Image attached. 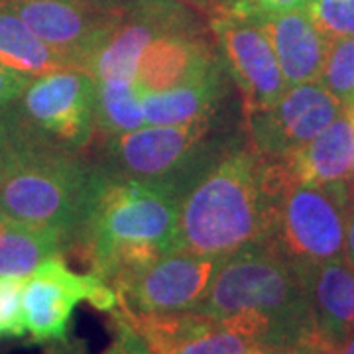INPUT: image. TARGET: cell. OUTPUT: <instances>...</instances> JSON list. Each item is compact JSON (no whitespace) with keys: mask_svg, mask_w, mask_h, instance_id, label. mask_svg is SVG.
<instances>
[{"mask_svg":"<svg viewBox=\"0 0 354 354\" xmlns=\"http://www.w3.org/2000/svg\"><path fill=\"white\" fill-rule=\"evenodd\" d=\"M354 153V128L348 114L342 113L315 138L286 160L299 181L342 183L351 177Z\"/></svg>","mask_w":354,"mask_h":354,"instance_id":"18","label":"cell"},{"mask_svg":"<svg viewBox=\"0 0 354 354\" xmlns=\"http://www.w3.org/2000/svg\"><path fill=\"white\" fill-rule=\"evenodd\" d=\"M67 64L87 71L122 20L120 0H0Z\"/></svg>","mask_w":354,"mask_h":354,"instance_id":"8","label":"cell"},{"mask_svg":"<svg viewBox=\"0 0 354 354\" xmlns=\"http://www.w3.org/2000/svg\"><path fill=\"white\" fill-rule=\"evenodd\" d=\"M305 290L319 339L335 353L354 333V264L346 258L317 266Z\"/></svg>","mask_w":354,"mask_h":354,"instance_id":"16","label":"cell"},{"mask_svg":"<svg viewBox=\"0 0 354 354\" xmlns=\"http://www.w3.org/2000/svg\"><path fill=\"white\" fill-rule=\"evenodd\" d=\"M339 354H354V333L342 342V346L339 348Z\"/></svg>","mask_w":354,"mask_h":354,"instance_id":"31","label":"cell"},{"mask_svg":"<svg viewBox=\"0 0 354 354\" xmlns=\"http://www.w3.org/2000/svg\"><path fill=\"white\" fill-rule=\"evenodd\" d=\"M177 218L179 193L171 185L109 174L73 252L87 258L95 276L116 288L176 250Z\"/></svg>","mask_w":354,"mask_h":354,"instance_id":"2","label":"cell"},{"mask_svg":"<svg viewBox=\"0 0 354 354\" xmlns=\"http://www.w3.org/2000/svg\"><path fill=\"white\" fill-rule=\"evenodd\" d=\"M81 301L101 311H113L118 307V295L93 272L77 274L69 270L64 256L46 260L26 278L22 291L26 333L38 344L67 342L71 317Z\"/></svg>","mask_w":354,"mask_h":354,"instance_id":"9","label":"cell"},{"mask_svg":"<svg viewBox=\"0 0 354 354\" xmlns=\"http://www.w3.org/2000/svg\"><path fill=\"white\" fill-rule=\"evenodd\" d=\"M30 81H32L30 75L0 64V113L8 111L18 101V97L22 95V91L28 87Z\"/></svg>","mask_w":354,"mask_h":354,"instance_id":"26","label":"cell"},{"mask_svg":"<svg viewBox=\"0 0 354 354\" xmlns=\"http://www.w3.org/2000/svg\"><path fill=\"white\" fill-rule=\"evenodd\" d=\"M38 150L16 127L8 111L0 113V185L30 152Z\"/></svg>","mask_w":354,"mask_h":354,"instance_id":"25","label":"cell"},{"mask_svg":"<svg viewBox=\"0 0 354 354\" xmlns=\"http://www.w3.org/2000/svg\"><path fill=\"white\" fill-rule=\"evenodd\" d=\"M293 181L286 160L260 156L246 136L181 193L176 250L227 258L266 244L276 205Z\"/></svg>","mask_w":354,"mask_h":354,"instance_id":"1","label":"cell"},{"mask_svg":"<svg viewBox=\"0 0 354 354\" xmlns=\"http://www.w3.org/2000/svg\"><path fill=\"white\" fill-rule=\"evenodd\" d=\"M2 223H4V215L0 213V227H2Z\"/></svg>","mask_w":354,"mask_h":354,"instance_id":"34","label":"cell"},{"mask_svg":"<svg viewBox=\"0 0 354 354\" xmlns=\"http://www.w3.org/2000/svg\"><path fill=\"white\" fill-rule=\"evenodd\" d=\"M319 83L348 111L354 106V38L330 39Z\"/></svg>","mask_w":354,"mask_h":354,"instance_id":"22","label":"cell"},{"mask_svg":"<svg viewBox=\"0 0 354 354\" xmlns=\"http://www.w3.org/2000/svg\"><path fill=\"white\" fill-rule=\"evenodd\" d=\"M106 179L109 171L85 153L38 148L0 185V213L26 225L59 230L73 250Z\"/></svg>","mask_w":354,"mask_h":354,"instance_id":"4","label":"cell"},{"mask_svg":"<svg viewBox=\"0 0 354 354\" xmlns=\"http://www.w3.org/2000/svg\"><path fill=\"white\" fill-rule=\"evenodd\" d=\"M97 81L64 67L32 77L8 114L36 148L85 153L97 134Z\"/></svg>","mask_w":354,"mask_h":354,"instance_id":"6","label":"cell"},{"mask_svg":"<svg viewBox=\"0 0 354 354\" xmlns=\"http://www.w3.org/2000/svg\"><path fill=\"white\" fill-rule=\"evenodd\" d=\"M0 64L18 69L26 75L38 77L64 67L67 59L28 28L16 14L0 4Z\"/></svg>","mask_w":354,"mask_h":354,"instance_id":"20","label":"cell"},{"mask_svg":"<svg viewBox=\"0 0 354 354\" xmlns=\"http://www.w3.org/2000/svg\"><path fill=\"white\" fill-rule=\"evenodd\" d=\"M246 136L242 101L232 97L181 124H146L106 136L99 144L97 162L113 177L167 183L181 197L216 158Z\"/></svg>","mask_w":354,"mask_h":354,"instance_id":"3","label":"cell"},{"mask_svg":"<svg viewBox=\"0 0 354 354\" xmlns=\"http://www.w3.org/2000/svg\"><path fill=\"white\" fill-rule=\"evenodd\" d=\"M221 59L205 28L156 38L140 55L134 83L144 93H162L207 75Z\"/></svg>","mask_w":354,"mask_h":354,"instance_id":"14","label":"cell"},{"mask_svg":"<svg viewBox=\"0 0 354 354\" xmlns=\"http://www.w3.org/2000/svg\"><path fill=\"white\" fill-rule=\"evenodd\" d=\"M223 258L174 250L124 279L114 291L120 307L136 313L193 311L205 299Z\"/></svg>","mask_w":354,"mask_h":354,"instance_id":"10","label":"cell"},{"mask_svg":"<svg viewBox=\"0 0 354 354\" xmlns=\"http://www.w3.org/2000/svg\"><path fill=\"white\" fill-rule=\"evenodd\" d=\"M201 20L179 0H132L127 2L122 20L111 38L88 64L95 81H134L140 55L153 39L171 34L201 30Z\"/></svg>","mask_w":354,"mask_h":354,"instance_id":"12","label":"cell"},{"mask_svg":"<svg viewBox=\"0 0 354 354\" xmlns=\"http://www.w3.org/2000/svg\"><path fill=\"white\" fill-rule=\"evenodd\" d=\"M342 113V104L321 83L290 87L274 106L244 114L248 142L264 158H288L307 146Z\"/></svg>","mask_w":354,"mask_h":354,"instance_id":"11","label":"cell"},{"mask_svg":"<svg viewBox=\"0 0 354 354\" xmlns=\"http://www.w3.org/2000/svg\"><path fill=\"white\" fill-rule=\"evenodd\" d=\"M346 185H348L351 197H353V201H354V153H353V167H351V177L346 179Z\"/></svg>","mask_w":354,"mask_h":354,"instance_id":"32","label":"cell"},{"mask_svg":"<svg viewBox=\"0 0 354 354\" xmlns=\"http://www.w3.org/2000/svg\"><path fill=\"white\" fill-rule=\"evenodd\" d=\"M24 283L26 278L0 276V339L26 335L22 311Z\"/></svg>","mask_w":354,"mask_h":354,"instance_id":"24","label":"cell"},{"mask_svg":"<svg viewBox=\"0 0 354 354\" xmlns=\"http://www.w3.org/2000/svg\"><path fill=\"white\" fill-rule=\"evenodd\" d=\"M234 85L228 77L223 57L218 64L195 81L162 93H144L142 106L146 124H181L211 113L232 99Z\"/></svg>","mask_w":354,"mask_h":354,"instance_id":"17","label":"cell"},{"mask_svg":"<svg viewBox=\"0 0 354 354\" xmlns=\"http://www.w3.org/2000/svg\"><path fill=\"white\" fill-rule=\"evenodd\" d=\"M344 258L354 264V201L351 205L348 223H346V241H344Z\"/></svg>","mask_w":354,"mask_h":354,"instance_id":"29","label":"cell"},{"mask_svg":"<svg viewBox=\"0 0 354 354\" xmlns=\"http://www.w3.org/2000/svg\"><path fill=\"white\" fill-rule=\"evenodd\" d=\"M346 114H348V118H351V122H353V128H354V106L353 109H348V111H346Z\"/></svg>","mask_w":354,"mask_h":354,"instance_id":"33","label":"cell"},{"mask_svg":"<svg viewBox=\"0 0 354 354\" xmlns=\"http://www.w3.org/2000/svg\"><path fill=\"white\" fill-rule=\"evenodd\" d=\"M207 14L228 77L241 93L244 114L274 106L290 87L270 39L252 14L232 0L207 8Z\"/></svg>","mask_w":354,"mask_h":354,"instance_id":"7","label":"cell"},{"mask_svg":"<svg viewBox=\"0 0 354 354\" xmlns=\"http://www.w3.org/2000/svg\"><path fill=\"white\" fill-rule=\"evenodd\" d=\"M116 333H114L113 344L102 354H148L144 341L138 333L128 325V321L120 313H116Z\"/></svg>","mask_w":354,"mask_h":354,"instance_id":"27","label":"cell"},{"mask_svg":"<svg viewBox=\"0 0 354 354\" xmlns=\"http://www.w3.org/2000/svg\"><path fill=\"white\" fill-rule=\"evenodd\" d=\"M181 2H189V4H197V6H201V8H211V6H215L218 2H225V0H181Z\"/></svg>","mask_w":354,"mask_h":354,"instance_id":"30","label":"cell"},{"mask_svg":"<svg viewBox=\"0 0 354 354\" xmlns=\"http://www.w3.org/2000/svg\"><path fill=\"white\" fill-rule=\"evenodd\" d=\"M250 12V10H248ZM252 14L278 57L281 75L288 87L319 83L327 62L330 39L311 22L305 10L283 14Z\"/></svg>","mask_w":354,"mask_h":354,"instance_id":"15","label":"cell"},{"mask_svg":"<svg viewBox=\"0 0 354 354\" xmlns=\"http://www.w3.org/2000/svg\"><path fill=\"white\" fill-rule=\"evenodd\" d=\"M120 315L138 333L148 354H290L236 335L195 309L150 315L122 307Z\"/></svg>","mask_w":354,"mask_h":354,"instance_id":"13","label":"cell"},{"mask_svg":"<svg viewBox=\"0 0 354 354\" xmlns=\"http://www.w3.org/2000/svg\"><path fill=\"white\" fill-rule=\"evenodd\" d=\"M256 14H283L291 10H305L309 0H232Z\"/></svg>","mask_w":354,"mask_h":354,"instance_id":"28","label":"cell"},{"mask_svg":"<svg viewBox=\"0 0 354 354\" xmlns=\"http://www.w3.org/2000/svg\"><path fill=\"white\" fill-rule=\"evenodd\" d=\"M95 122L102 138L146 127L138 85L134 81H97Z\"/></svg>","mask_w":354,"mask_h":354,"instance_id":"21","label":"cell"},{"mask_svg":"<svg viewBox=\"0 0 354 354\" xmlns=\"http://www.w3.org/2000/svg\"><path fill=\"white\" fill-rule=\"evenodd\" d=\"M305 12L327 39L354 38V0H309Z\"/></svg>","mask_w":354,"mask_h":354,"instance_id":"23","label":"cell"},{"mask_svg":"<svg viewBox=\"0 0 354 354\" xmlns=\"http://www.w3.org/2000/svg\"><path fill=\"white\" fill-rule=\"evenodd\" d=\"M69 241L55 228L26 225L4 216L0 227V276L28 278L53 256H64Z\"/></svg>","mask_w":354,"mask_h":354,"instance_id":"19","label":"cell"},{"mask_svg":"<svg viewBox=\"0 0 354 354\" xmlns=\"http://www.w3.org/2000/svg\"><path fill=\"white\" fill-rule=\"evenodd\" d=\"M351 205L346 181H295L279 197L266 246L305 279L317 266L344 258Z\"/></svg>","mask_w":354,"mask_h":354,"instance_id":"5","label":"cell"}]
</instances>
